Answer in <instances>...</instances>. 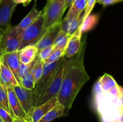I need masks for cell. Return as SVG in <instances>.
I'll use <instances>...</instances> for the list:
<instances>
[{"label": "cell", "instance_id": "cell-15", "mask_svg": "<svg viewBox=\"0 0 123 122\" xmlns=\"http://www.w3.org/2000/svg\"><path fill=\"white\" fill-rule=\"evenodd\" d=\"M86 0H73L70 6V9L62 20L63 23L68 22L80 15L85 9Z\"/></svg>", "mask_w": 123, "mask_h": 122}, {"label": "cell", "instance_id": "cell-7", "mask_svg": "<svg viewBox=\"0 0 123 122\" xmlns=\"http://www.w3.org/2000/svg\"><path fill=\"white\" fill-rule=\"evenodd\" d=\"M65 56H64L61 58H60L58 61H56L54 63H43L44 68H43V74L38 82L36 84L34 88L32 90L34 105L35 102L40 93L50 83L53 78L55 76L58 68H59Z\"/></svg>", "mask_w": 123, "mask_h": 122}, {"label": "cell", "instance_id": "cell-18", "mask_svg": "<svg viewBox=\"0 0 123 122\" xmlns=\"http://www.w3.org/2000/svg\"><path fill=\"white\" fill-rule=\"evenodd\" d=\"M42 10L39 11L36 8V4L34 5L33 7L31 10L28 14L22 19L21 22L16 26L19 29L23 30L33 23L42 14Z\"/></svg>", "mask_w": 123, "mask_h": 122}, {"label": "cell", "instance_id": "cell-2", "mask_svg": "<svg viewBox=\"0 0 123 122\" xmlns=\"http://www.w3.org/2000/svg\"><path fill=\"white\" fill-rule=\"evenodd\" d=\"M95 109L101 122H123V90L117 85L103 92L95 84L92 90Z\"/></svg>", "mask_w": 123, "mask_h": 122}, {"label": "cell", "instance_id": "cell-6", "mask_svg": "<svg viewBox=\"0 0 123 122\" xmlns=\"http://www.w3.org/2000/svg\"><path fill=\"white\" fill-rule=\"evenodd\" d=\"M43 23L44 18L42 14L33 23L23 30L22 33V40L19 50L27 45H36L46 31Z\"/></svg>", "mask_w": 123, "mask_h": 122}, {"label": "cell", "instance_id": "cell-33", "mask_svg": "<svg viewBox=\"0 0 123 122\" xmlns=\"http://www.w3.org/2000/svg\"><path fill=\"white\" fill-rule=\"evenodd\" d=\"M73 1V0H66V9H67L68 7L70 6Z\"/></svg>", "mask_w": 123, "mask_h": 122}, {"label": "cell", "instance_id": "cell-9", "mask_svg": "<svg viewBox=\"0 0 123 122\" xmlns=\"http://www.w3.org/2000/svg\"><path fill=\"white\" fill-rule=\"evenodd\" d=\"M1 61L12 72L18 84L20 85V80L18 74V70L20 65L19 50L3 53Z\"/></svg>", "mask_w": 123, "mask_h": 122}, {"label": "cell", "instance_id": "cell-5", "mask_svg": "<svg viewBox=\"0 0 123 122\" xmlns=\"http://www.w3.org/2000/svg\"><path fill=\"white\" fill-rule=\"evenodd\" d=\"M22 31L19 29L16 26L10 25L5 28L0 42V47L4 53L19 50L22 40Z\"/></svg>", "mask_w": 123, "mask_h": 122}, {"label": "cell", "instance_id": "cell-32", "mask_svg": "<svg viewBox=\"0 0 123 122\" xmlns=\"http://www.w3.org/2000/svg\"><path fill=\"white\" fill-rule=\"evenodd\" d=\"M13 122H29L26 118H20L14 117L13 118Z\"/></svg>", "mask_w": 123, "mask_h": 122}, {"label": "cell", "instance_id": "cell-37", "mask_svg": "<svg viewBox=\"0 0 123 122\" xmlns=\"http://www.w3.org/2000/svg\"><path fill=\"white\" fill-rule=\"evenodd\" d=\"M1 37H2V33H1V29H0V42H1Z\"/></svg>", "mask_w": 123, "mask_h": 122}, {"label": "cell", "instance_id": "cell-13", "mask_svg": "<svg viewBox=\"0 0 123 122\" xmlns=\"http://www.w3.org/2000/svg\"><path fill=\"white\" fill-rule=\"evenodd\" d=\"M12 0H3L0 4V26L11 25V18L17 6Z\"/></svg>", "mask_w": 123, "mask_h": 122}, {"label": "cell", "instance_id": "cell-14", "mask_svg": "<svg viewBox=\"0 0 123 122\" xmlns=\"http://www.w3.org/2000/svg\"><path fill=\"white\" fill-rule=\"evenodd\" d=\"M58 103L56 96L46 102L34 108L31 116V122H37L47 112L51 110Z\"/></svg>", "mask_w": 123, "mask_h": 122}, {"label": "cell", "instance_id": "cell-23", "mask_svg": "<svg viewBox=\"0 0 123 122\" xmlns=\"http://www.w3.org/2000/svg\"><path fill=\"white\" fill-rule=\"evenodd\" d=\"M43 68H44V64H43V62L39 61L37 59L35 60L32 66V68L30 70V72L32 74L34 78L35 85L38 82L43 74Z\"/></svg>", "mask_w": 123, "mask_h": 122}, {"label": "cell", "instance_id": "cell-3", "mask_svg": "<svg viewBox=\"0 0 123 122\" xmlns=\"http://www.w3.org/2000/svg\"><path fill=\"white\" fill-rule=\"evenodd\" d=\"M68 62V58L65 57L58 68L55 76L53 78L50 83L38 96L34 105V108L46 102L52 98L58 95L61 88L62 79L67 68Z\"/></svg>", "mask_w": 123, "mask_h": 122}, {"label": "cell", "instance_id": "cell-27", "mask_svg": "<svg viewBox=\"0 0 123 122\" xmlns=\"http://www.w3.org/2000/svg\"><path fill=\"white\" fill-rule=\"evenodd\" d=\"M55 49L56 48L54 44L50 45V46L46 47L45 48H43L42 50L38 51V54H37V59L43 62L49 57V56L51 55L52 53L54 51Z\"/></svg>", "mask_w": 123, "mask_h": 122}, {"label": "cell", "instance_id": "cell-24", "mask_svg": "<svg viewBox=\"0 0 123 122\" xmlns=\"http://www.w3.org/2000/svg\"><path fill=\"white\" fill-rule=\"evenodd\" d=\"M0 107L5 109L10 114L7 95V87L0 84Z\"/></svg>", "mask_w": 123, "mask_h": 122}, {"label": "cell", "instance_id": "cell-10", "mask_svg": "<svg viewBox=\"0 0 123 122\" xmlns=\"http://www.w3.org/2000/svg\"><path fill=\"white\" fill-rule=\"evenodd\" d=\"M61 22L57 23L47 29L45 33L35 45L38 51L43 48L54 44L55 38L61 28Z\"/></svg>", "mask_w": 123, "mask_h": 122}, {"label": "cell", "instance_id": "cell-1", "mask_svg": "<svg viewBox=\"0 0 123 122\" xmlns=\"http://www.w3.org/2000/svg\"><path fill=\"white\" fill-rule=\"evenodd\" d=\"M86 44L85 36L82 42L79 53L73 57L68 58L67 68L62 79L59 93L56 96L58 102L66 109L71 108L78 92L85 83L89 80L84 66V55Z\"/></svg>", "mask_w": 123, "mask_h": 122}, {"label": "cell", "instance_id": "cell-12", "mask_svg": "<svg viewBox=\"0 0 123 122\" xmlns=\"http://www.w3.org/2000/svg\"><path fill=\"white\" fill-rule=\"evenodd\" d=\"M7 95H8V101L10 110V114L12 115L13 118L17 117V118L27 119L24 109L14 93L13 87L7 88Z\"/></svg>", "mask_w": 123, "mask_h": 122}, {"label": "cell", "instance_id": "cell-22", "mask_svg": "<svg viewBox=\"0 0 123 122\" xmlns=\"http://www.w3.org/2000/svg\"><path fill=\"white\" fill-rule=\"evenodd\" d=\"M98 20V16L97 14H90L84 20H82L81 25H80V32L82 34L83 33L87 32L91 29L93 28L97 24Z\"/></svg>", "mask_w": 123, "mask_h": 122}, {"label": "cell", "instance_id": "cell-16", "mask_svg": "<svg viewBox=\"0 0 123 122\" xmlns=\"http://www.w3.org/2000/svg\"><path fill=\"white\" fill-rule=\"evenodd\" d=\"M0 84L6 87H13L19 84L12 72L0 61Z\"/></svg>", "mask_w": 123, "mask_h": 122}, {"label": "cell", "instance_id": "cell-39", "mask_svg": "<svg viewBox=\"0 0 123 122\" xmlns=\"http://www.w3.org/2000/svg\"><path fill=\"white\" fill-rule=\"evenodd\" d=\"M2 1H3V0H0V4H1V2H2Z\"/></svg>", "mask_w": 123, "mask_h": 122}, {"label": "cell", "instance_id": "cell-29", "mask_svg": "<svg viewBox=\"0 0 123 122\" xmlns=\"http://www.w3.org/2000/svg\"><path fill=\"white\" fill-rule=\"evenodd\" d=\"M96 1H97V0H86V5L85 10H84L83 20L86 19L90 15L91 11L92 10L95 4H96Z\"/></svg>", "mask_w": 123, "mask_h": 122}, {"label": "cell", "instance_id": "cell-30", "mask_svg": "<svg viewBox=\"0 0 123 122\" xmlns=\"http://www.w3.org/2000/svg\"><path fill=\"white\" fill-rule=\"evenodd\" d=\"M0 117L3 122H13V117L5 109L0 107Z\"/></svg>", "mask_w": 123, "mask_h": 122}, {"label": "cell", "instance_id": "cell-20", "mask_svg": "<svg viewBox=\"0 0 123 122\" xmlns=\"http://www.w3.org/2000/svg\"><path fill=\"white\" fill-rule=\"evenodd\" d=\"M96 84L102 91L106 92V91H108L111 89L114 88L118 84L113 77L106 73L98 78V81L96 82Z\"/></svg>", "mask_w": 123, "mask_h": 122}, {"label": "cell", "instance_id": "cell-25", "mask_svg": "<svg viewBox=\"0 0 123 122\" xmlns=\"http://www.w3.org/2000/svg\"><path fill=\"white\" fill-rule=\"evenodd\" d=\"M20 86L27 89L33 90L35 87V81L33 75L31 72H28L20 79Z\"/></svg>", "mask_w": 123, "mask_h": 122}, {"label": "cell", "instance_id": "cell-17", "mask_svg": "<svg viewBox=\"0 0 123 122\" xmlns=\"http://www.w3.org/2000/svg\"><path fill=\"white\" fill-rule=\"evenodd\" d=\"M38 50L35 45H27L19 50L20 63L29 64L36 59Z\"/></svg>", "mask_w": 123, "mask_h": 122}, {"label": "cell", "instance_id": "cell-28", "mask_svg": "<svg viewBox=\"0 0 123 122\" xmlns=\"http://www.w3.org/2000/svg\"><path fill=\"white\" fill-rule=\"evenodd\" d=\"M34 62L29 63V64H24V63L20 62V65H19V70H18V74H19V77L20 78V80L25 74H26L30 71Z\"/></svg>", "mask_w": 123, "mask_h": 122}, {"label": "cell", "instance_id": "cell-8", "mask_svg": "<svg viewBox=\"0 0 123 122\" xmlns=\"http://www.w3.org/2000/svg\"><path fill=\"white\" fill-rule=\"evenodd\" d=\"M13 89L24 109L28 121L31 122V116L34 108L32 90L27 89L19 84H17L13 87Z\"/></svg>", "mask_w": 123, "mask_h": 122}, {"label": "cell", "instance_id": "cell-34", "mask_svg": "<svg viewBox=\"0 0 123 122\" xmlns=\"http://www.w3.org/2000/svg\"><path fill=\"white\" fill-rule=\"evenodd\" d=\"M13 2L16 4H22L23 5L25 3V0H12Z\"/></svg>", "mask_w": 123, "mask_h": 122}, {"label": "cell", "instance_id": "cell-11", "mask_svg": "<svg viewBox=\"0 0 123 122\" xmlns=\"http://www.w3.org/2000/svg\"><path fill=\"white\" fill-rule=\"evenodd\" d=\"M80 27L71 35L64 50L65 57L70 58L79 53L82 45Z\"/></svg>", "mask_w": 123, "mask_h": 122}, {"label": "cell", "instance_id": "cell-4", "mask_svg": "<svg viewBox=\"0 0 123 122\" xmlns=\"http://www.w3.org/2000/svg\"><path fill=\"white\" fill-rule=\"evenodd\" d=\"M66 10V0H48L42 10L44 28L47 29L62 21V16Z\"/></svg>", "mask_w": 123, "mask_h": 122}, {"label": "cell", "instance_id": "cell-31", "mask_svg": "<svg viewBox=\"0 0 123 122\" xmlns=\"http://www.w3.org/2000/svg\"><path fill=\"white\" fill-rule=\"evenodd\" d=\"M122 1L123 0H97L96 2L99 4L102 5L103 7H106V6L120 2Z\"/></svg>", "mask_w": 123, "mask_h": 122}, {"label": "cell", "instance_id": "cell-35", "mask_svg": "<svg viewBox=\"0 0 123 122\" xmlns=\"http://www.w3.org/2000/svg\"><path fill=\"white\" fill-rule=\"evenodd\" d=\"M32 1V0H25V3H24V6H28V5L29 4H30V2H31V1Z\"/></svg>", "mask_w": 123, "mask_h": 122}, {"label": "cell", "instance_id": "cell-26", "mask_svg": "<svg viewBox=\"0 0 123 122\" xmlns=\"http://www.w3.org/2000/svg\"><path fill=\"white\" fill-rule=\"evenodd\" d=\"M64 55V49H55L48 59L43 61V63H51L58 61Z\"/></svg>", "mask_w": 123, "mask_h": 122}, {"label": "cell", "instance_id": "cell-21", "mask_svg": "<svg viewBox=\"0 0 123 122\" xmlns=\"http://www.w3.org/2000/svg\"><path fill=\"white\" fill-rule=\"evenodd\" d=\"M70 36V35L61 28L54 42V45L55 46V48L65 50V48Z\"/></svg>", "mask_w": 123, "mask_h": 122}, {"label": "cell", "instance_id": "cell-19", "mask_svg": "<svg viewBox=\"0 0 123 122\" xmlns=\"http://www.w3.org/2000/svg\"><path fill=\"white\" fill-rule=\"evenodd\" d=\"M66 108L61 104L58 103L51 110L47 112L37 122H51L54 120L63 116Z\"/></svg>", "mask_w": 123, "mask_h": 122}, {"label": "cell", "instance_id": "cell-38", "mask_svg": "<svg viewBox=\"0 0 123 122\" xmlns=\"http://www.w3.org/2000/svg\"><path fill=\"white\" fill-rule=\"evenodd\" d=\"M0 122H2V120H1V117H0Z\"/></svg>", "mask_w": 123, "mask_h": 122}, {"label": "cell", "instance_id": "cell-36", "mask_svg": "<svg viewBox=\"0 0 123 122\" xmlns=\"http://www.w3.org/2000/svg\"><path fill=\"white\" fill-rule=\"evenodd\" d=\"M3 51H2V49H1V47H0V61H1V57H2V55H3Z\"/></svg>", "mask_w": 123, "mask_h": 122}]
</instances>
